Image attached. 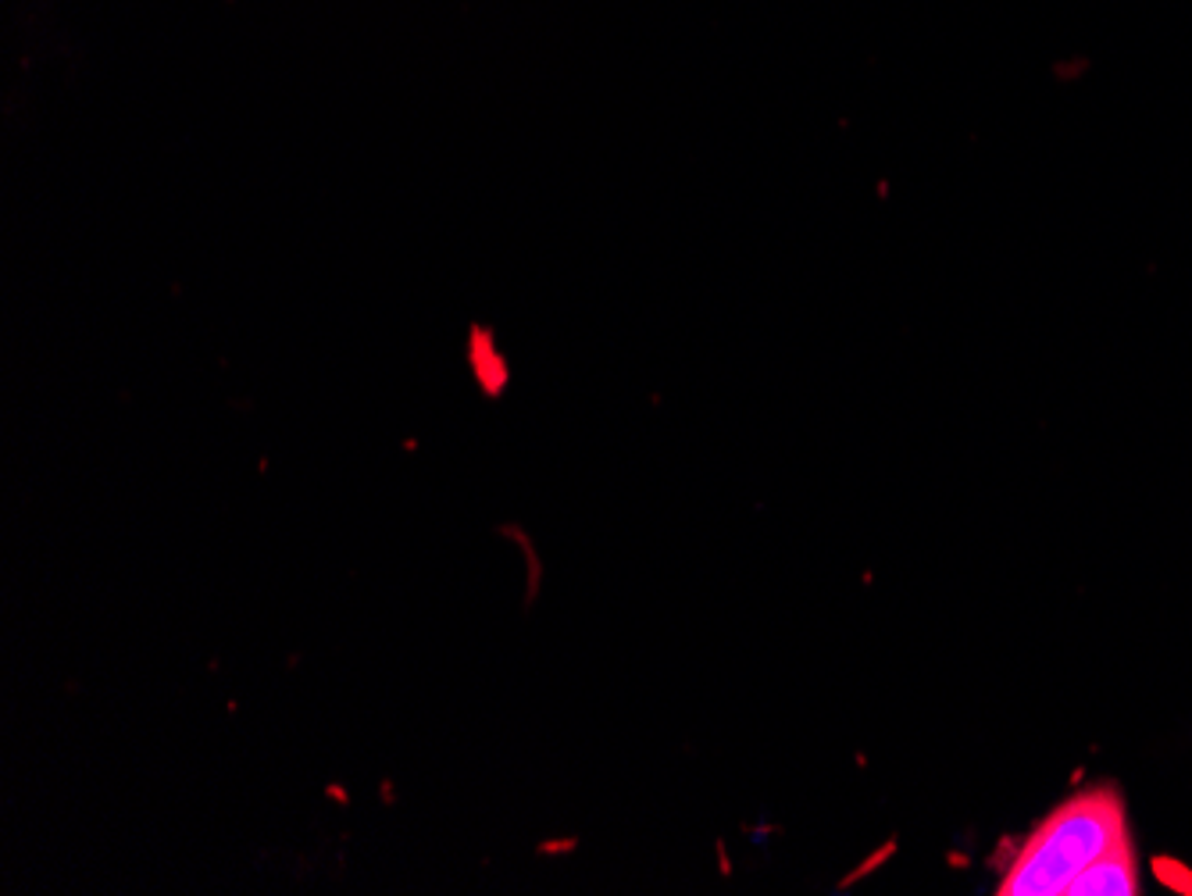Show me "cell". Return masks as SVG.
<instances>
[{
	"mask_svg": "<svg viewBox=\"0 0 1192 896\" xmlns=\"http://www.w3.org/2000/svg\"><path fill=\"white\" fill-rule=\"evenodd\" d=\"M1157 875H1160L1164 882H1168L1171 889H1178V893H1192V872H1189V868L1178 864V861L1160 858V861H1157Z\"/></svg>",
	"mask_w": 1192,
	"mask_h": 896,
	"instance_id": "3957f363",
	"label": "cell"
},
{
	"mask_svg": "<svg viewBox=\"0 0 1192 896\" xmlns=\"http://www.w3.org/2000/svg\"><path fill=\"white\" fill-rule=\"evenodd\" d=\"M1132 896L1140 893V868H1135V853H1132V839H1121L1118 847H1110L1103 858H1096L1086 872H1082L1072 886H1067V896Z\"/></svg>",
	"mask_w": 1192,
	"mask_h": 896,
	"instance_id": "7a4b0ae2",
	"label": "cell"
},
{
	"mask_svg": "<svg viewBox=\"0 0 1192 896\" xmlns=\"http://www.w3.org/2000/svg\"><path fill=\"white\" fill-rule=\"evenodd\" d=\"M1129 839L1124 804L1114 790H1089L1061 804L1018 850L1000 878V896H1061L1067 886L1103 858L1110 847Z\"/></svg>",
	"mask_w": 1192,
	"mask_h": 896,
	"instance_id": "6da1fadb",
	"label": "cell"
}]
</instances>
